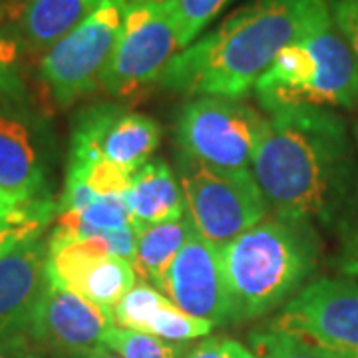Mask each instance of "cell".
Returning a JSON list of instances; mask_svg holds the SVG:
<instances>
[{"instance_id":"obj_1","label":"cell","mask_w":358,"mask_h":358,"mask_svg":"<svg viewBox=\"0 0 358 358\" xmlns=\"http://www.w3.org/2000/svg\"><path fill=\"white\" fill-rule=\"evenodd\" d=\"M251 173L275 217L333 225L357 179L345 120L305 103L268 110Z\"/></svg>"},{"instance_id":"obj_2","label":"cell","mask_w":358,"mask_h":358,"mask_svg":"<svg viewBox=\"0 0 358 358\" xmlns=\"http://www.w3.org/2000/svg\"><path fill=\"white\" fill-rule=\"evenodd\" d=\"M329 8V0H251L179 50L157 84L183 96L241 100L275 56Z\"/></svg>"},{"instance_id":"obj_3","label":"cell","mask_w":358,"mask_h":358,"mask_svg":"<svg viewBox=\"0 0 358 358\" xmlns=\"http://www.w3.org/2000/svg\"><path fill=\"white\" fill-rule=\"evenodd\" d=\"M317 251L310 223L275 215L221 245L233 320L261 317L287 301L315 271Z\"/></svg>"},{"instance_id":"obj_4","label":"cell","mask_w":358,"mask_h":358,"mask_svg":"<svg viewBox=\"0 0 358 358\" xmlns=\"http://www.w3.org/2000/svg\"><path fill=\"white\" fill-rule=\"evenodd\" d=\"M253 92L267 112L303 103L331 110L357 106L358 60L331 8L275 56Z\"/></svg>"},{"instance_id":"obj_5","label":"cell","mask_w":358,"mask_h":358,"mask_svg":"<svg viewBox=\"0 0 358 358\" xmlns=\"http://www.w3.org/2000/svg\"><path fill=\"white\" fill-rule=\"evenodd\" d=\"M128 0H102L40 56L38 76L52 102L70 108L100 90V78L124 26Z\"/></svg>"},{"instance_id":"obj_6","label":"cell","mask_w":358,"mask_h":358,"mask_svg":"<svg viewBox=\"0 0 358 358\" xmlns=\"http://www.w3.org/2000/svg\"><path fill=\"white\" fill-rule=\"evenodd\" d=\"M178 179L195 231L219 247L267 217L251 171H225L179 154Z\"/></svg>"},{"instance_id":"obj_7","label":"cell","mask_w":358,"mask_h":358,"mask_svg":"<svg viewBox=\"0 0 358 358\" xmlns=\"http://www.w3.org/2000/svg\"><path fill=\"white\" fill-rule=\"evenodd\" d=\"M267 115L237 98L199 96L176 122L179 154L225 171H251Z\"/></svg>"},{"instance_id":"obj_8","label":"cell","mask_w":358,"mask_h":358,"mask_svg":"<svg viewBox=\"0 0 358 358\" xmlns=\"http://www.w3.org/2000/svg\"><path fill=\"white\" fill-rule=\"evenodd\" d=\"M179 42L166 0H128L124 26L103 68L100 88L114 98H129L157 82Z\"/></svg>"},{"instance_id":"obj_9","label":"cell","mask_w":358,"mask_h":358,"mask_svg":"<svg viewBox=\"0 0 358 358\" xmlns=\"http://www.w3.org/2000/svg\"><path fill=\"white\" fill-rule=\"evenodd\" d=\"M159 140L162 128L150 115L120 103H94L74 117L68 164L108 159L134 173L152 159Z\"/></svg>"},{"instance_id":"obj_10","label":"cell","mask_w":358,"mask_h":358,"mask_svg":"<svg viewBox=\"0 0 358 358\" xmlns=\"http://www.w3.org/2000/svg\"><path fill=\"white\" fill-rule=\"evenodd\" d=\"M273 329L303 336L341 358H358V282L319 279L282 307Z\"/></svg>"},{"instance_id":"obj_11","label":"cell","mask_w":358,"mask_h":358,"mask_svg":"<svg viewBox=\"0 0 358 358\" xmlns=\"http://www.w3.org/2000/svg\"><path fill=\"white\" fill-rule=\"evenodd\" d=\"M52 141L28 94L0 98V192L20 201L48 197Z\"/></svg>"},{"instance_id":"obj_12","label":"cell","mask_w":358,"mask_h":358,"mask_svg":"<svg viewBox=\"0 0 358 358\" xmlns=\"http://www.w3.org/2000/svg\"><path fill=\"white\" fill-rule=\"evenodd\" d=\"M48 281L82 294L100 307L112 308L136 285L134 265L115 257L103 237L50 241Z\"/></svg>"},{"instance_id":"obj_13","label":"cell","mask_w":358,"mask_h":358,"mask_svg":"<svg viewBox=\"0 0 358 358\" xmlns=\"http://www.w3.org/2000/svg\"><path fill=\"white\" fill-rule=\"evenodd\" d=\"M114 324L112 308L100 307L48 281L40 294L28 336L50 357H70L103 345V336Z\"/></svg>"},{"instance_id":"obj_14","label":"cell","mask_w":358,"mask_h":358,"mask_svg":"<svg viewBox=\"0 0 358 358\" xmlns=\"http://www.w3.org/2000/svg\"><path fill=\"white\" fill-rule=\"evenodd\" d=\"M162 293L192 317L213 324L233 320L221 247L195 229L167 271Z\"/></svg>"},{"instance_id":"obj_15","label":"cell","mask_w":358,"mask_h":358,"mask_svg":"<svg viewBox=\"0 0 358 358\" xmlns=\"http://www.w3.org/2000/svg\"><path fill=\"white\" fill-rule=\"evenodd\" d=\"M48 239L38 235L0 257V338L28 334L48 282Z\"/></svg>"},{"instance_id":"obj_16","label":"cell","mask_w":358,"mask_h":358,"mask_svg":"<svg viewBox=\"0 0 358 358\" xmlns=\"http://www.w3.org/2000/svg\"><path fill=\"white\" fill-rule=\"evenodd\" d=\"M117 327L136 333L154 334L169 343H189L213 331V322L192 317L162 291L148 282H136L115 305Z\"/></svg>"},{"instance_id":"obj_17","label":"cell","mask_w":358,"mask_h":358,"mask_svg":"<svg viewBox=\"0 0 358 358\" xmlns=\"http://www.w3.org/2000/svg\"><path fill=\"white\" fill-rule=\"evenodd\" d=\"M102 0H22L13 26L26 54L42 56L74 30Z\"/></svg>"},{"instance_id":"obj_18","label":"cell","mask_w":358,"mask_h":358,"mask_svg":"<svg viewBox=\"0 0 358 358\" xmlns=\"http://www.w3.org/2000/svg\"><path fill=\"white\" fill-rule=\"evenodd\" d=\"M134 231L183 217L185 197L178 176L164 159H150L131 173V185L126 193Z\"/></svg>"},{"instance_id":"obj_19","label":"cell","mask_w":358,"mask_h":358,"mask_svg":"<svg viewBox=\"0 0 358 358\" xmlns=\"http://www.w3.org/2000/svg\"><path fill=\"white\" fill-rule=\"evenodd\" d=\"M193 229L195 227L187 213L179 219L136 229V255L131 265L141 281L162 291L167 271Z\"/></svg>"},{"instance_id":"obj_20","label":"cell","mask_w":358,"mask_h":358,"mask_svg":"<svg viewBox=\"0 0 358 358\" xmlns=\"http://www.w3.org/2000/svg\"><path fill=\"white\" fill-rule=\"evenodd\" d=\"M131 227L126 195L100 197L76 211L56 213V225L50 241H72L88 237H108L112 233Z\"/></svg>"},{"instance_id":"obj_21","label":"cell","mask_w":358,"mask_h":358,"mask_svg":"<svg viewBox=\"0 0 358 358\" xmlns=\"http://www.w3.org/2000/svg\"><path fill=\"white\" fill-rule=\"evenodd\" d=\"M56 213L58 205L46 197L22 205L13 215L0 219V257L28 239L44 235V229L56 217Z\"/></svg>"},{"instance_id":"obj_22","label":"cell","mask_w":358,"mask_h":358,"mask_svg":"<svg viewBox=\"0 0 358 358\" xmlns=\"http://www.w3.org/2000/svg\"><path fill=\"white\" fill-rule=\"evenodd\" d=\"M178 32L179 48H187L233 0H166Z\"/></svg>"},{"instance_id":"obj_23","label":"cell","mask_w":358,"mask_h":358,"mask_svg":"<svg viewBox=\"0 0 358 358\" xmlns=\"http://www.w3.org/2000/svg\"><path fill=\"white\" fill-rule=\"evenodd\" d=\"M66 179H76L84 183L96 199L126 195L131 185V173L108 159L68 164Z\"/></svg>"},{"instance_id":"obj_24","label":"cell","mask_w":358,"mask_h":358,"mask_svg":"<svg viewBox=\"0 0 358 358\" xmlns=\"http://www.w3.org/2000/svg\"><path fill=\"white\" fill-rule=\"evenodd\" d=\"M103 345L110 346L122 358H183V345L157 338L154 334L136 333L114 324L106 336Z\"/></svg>"},{"instance_id":"obj_25","label":"cell","mask_w":358,"mask_h":358,"mask_svg":"<svg viewBox=\"0 0 358 358\" xmlns=\"http://www.w3.org/2000/svg\"><path fill=\"white\" fill-rule=\"evenodd\" d=\"M251 346L255 358H341L303 336L282 333L273 327L251 334Z\"/></svg>"},{"instance_id":"obj_26","label":"cell","mask_w":358,"mask_h":358,"mask_svg":"<svg viewBox=\"0 0 358 358\" xmlns=\"http://www.w3.org/2000/svg\"><path fill=\"white\" fill-rule=\"evenodd\" d=\"M24 46L16 30L8 22L0 20V98L28 94L22 76Z\"/></svg>"},{"instance_id":"obj_27","label":"cell","mask_w":358,"mask_h":358,"mask_svg":"<svg viewBox=\"0 0 358 358\" xmlns=\"http://www.w3.org/2000/svg\"><path fill=\"white\" fill-rule=\"evenodd\" d=\"M331 10L336 28L345 36L358 60V0H333Z\"/></svg>"},{"instance_id":"obj_28","label":"cell","mask_w":358,"mask_h":358,"mask_svg":"<svg viewBox=\"0 0 358 358\" xmlns=\"http://www.w3.org/2000/svg\"><path fill=\"white\" fill-rule=\"evenodd\" d=\"M183 358H255V355L231 338H207Z\"/></svg>"},{"instance_id":"obj_29","label":"cell","mask_w":358,"mask_h":358,"mask_svg":"<svg viewBox=\"0 0 358 358\" xmlns=\"http://www.w3.org/2000/svg\"><path fill=\"white\" fill-rule=\"evenodd\" d=\"M0 358H52L28 334L0 338Z\"/></svg>"},{"instance_id":"obj_30","label":"cell","mask_w":358,"mask_h":358,"mask_svg":"<svg viewBox=\"0 0 358 358\" xmlns=\"http://www.w3.org/2000/svg\"><path fill=\"white\" fill-rule=\"evenodd\" d=\"M338 271L345 275H350V277H358V225L346 237V243L343 247V253H341V261H338Z\"/></svg>"},{"instance_id":"obj_31","label":"cell","mask_w":358,"mask_h":358,"mask_svg":"<svg viewBox=\"0 0 358 358\" xmlns=\"http://www.w3.org/2000/svg\"><path fill=\"white\" fill-rule=\"evenodd\" d=\"M52 358H122L115 350L110 346L100 345L96 348H90L86 352H78V355H70V357H52Z\"/></svg>"},{"instance_id":"obj_32","label":"cell","mask_w":358,"mask_h":358,"mask_svg":"<svg viewBox=\"0 0 358 358\" xmlns=\"http://www.w3.org/2000/svg\"><path fill=\"white\" fill-rule=\"evenodd\" d=\"M34 201H36V199H34ZM26 203H30V201H20V199H16L13 195H8V193L0 192V219L13 215L14 211H18V209Z\"/></svg>"},{"instance_id":"obj_33","label":"cell","mask_w":358,"mask_h":358,"mask_svg":"<svg viewBox=\"0 0 358 358\" xmlns=\"http://www.w3.org/2000/svg\"><path fill=\"white\" fill-rule=\"evenodd\" d=\"M20 4H22V0H0V20L6 22V18H8V24H10V18L18 10Z\"/></svg>"}]
</instances>
